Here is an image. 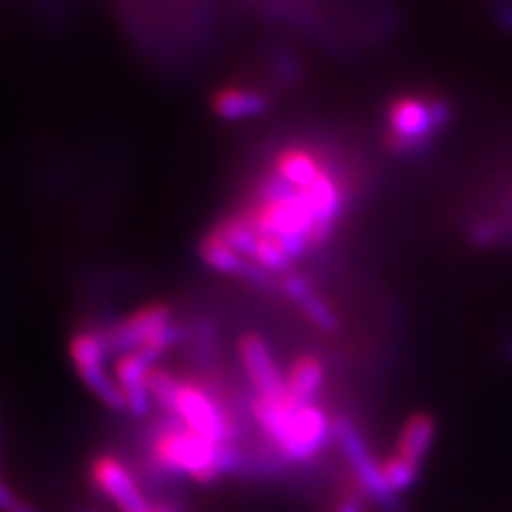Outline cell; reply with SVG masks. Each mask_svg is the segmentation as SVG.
<instances>
[{"mask_svg":"<svg viewBox=\"0 0 512 512\" xmlns=\"http://www.w3.org/2000/svg\"><path fill=\"white\" fill-rule=\"evenodd\" d=\"M325 382L327 367L323 359L312 355V352H303V355H299L284 372L286 395L291 397L295 404L318 402V395L323 393Z\"/></svg>","mask_w":512,"mask_h":512,"instance_id":"cell-12","label":"cell"},{"mask_svg":"<svg viewBox=\"0 0 512 512\" xmlns=\"http://www.w3.org/2000/svg\"><path fill=\"white\" fill-rule=\"evenodd\" d=\"M451 120V107L442 99L399 96L389 107V143L397 152L423 150Z\"/></svg>","mask_w":512,"mask_h":512,"instance_id":"cell-3","label":"cell"},{"mask_svg":"<svg viewBox=\"0 0 512 512\" xmlns=\"http://www.w3.org/2000/svg\"><path fill=\"white\" fill-rule=\"evenodd\" d=\"M152 512H178L175 510L171 504H167V502H158V504H154L152 506Z\"/></svg>","mask_w":512,"mask_h":512,"instance_id":"cell-18","label":"cell"},{"mask_svg":"<svg viewBox=\"0 0 512 512\" xmlns=\"http://www.w3.org/2000/svg\"><path fill=\"white\" fill-rule=\"evenodd\" d=\"M90 480L96 491L120 512H152V502L141 491L133 472L114 455H99L90 463Z\"/></svg>","mask_w":512,"mask_h":512,"instance_id":"cell-7","label":"cell"},{"mask_svg":"<svg viewBox=\"0 0 512 512\" xmlns=\"http://www.w3.org/2000/svg\"><path fill=\"white\" fill-rule=\"evenodd\" d=\"M333 431L327 410L318 402L299 404L269 446L286 463H306L320 455Z\"/></svg>","mask_w":512,"mask_h":512,"instance_id":"cell-4","label":"cell"},{"mask_svg":"<svg viewBox=\"0 0 512 512\" xmlns=\"http://www.w3.org/2000/svg\"><path fill=\"white\" fill-rule=\"evenodd\" d=\"M301 197L306 199L316 222L314 248L323 246L331 237L335 224L340 222L342 210L346 205L344 186L335 178V173L329 167H325L306 190H301Z\"/></svg>","mask_w":512,"mask_h":512,"instance_id":"cell-9","label":"cell"},{"mask_svg":"<svg viewBox=\"0 0 512 512\" xmlns=\"http://www.w3.org/2000/svg\"><path fill=\"white\" fill-rule=\"evenodd\" d=\"M269 105V99L261 90L242 86H222L212 96V111L220 120L227 122L259 118Z\"/></svg>","mask_w":512,"mask_h":512,"instance_id":"cell-15","label":"cell"},{"mask_svg":"<svg viewBox=\"0 0 512 512\" xmlns=\"http://www.w3.org/2000/svg\"><path fill=\"white\" fill-rule=\"evenodd\" d=\"M237 355L254 397H278L286 393L284 372L263 335L244 333L237 342Z\"/></svg>","mask_w":512,"mask_h":512,"instance_id":"cell-8","label":"cell"},{"mask_svg":"<svg viewBox=\"0 0 512 512\" xmlns=\"http://www.w3.org/2000/svg\"><path fill=\"white\" fill-rule=\"evenodd\" d=\"M167 416L178 419L184 427L212 444L239 448V427L224 395L205 378H182Z\"/></svg>","mask_w":512,"mask_h":512,"instance_id":"cell-2","label":"cell"},{"mask_svg":"<svg viewBox=\"0 0 512 512\" xmlns=\"http://www.w3.org/2000/svg\"><path fill=\"white\" fill-rule=\"evenodd\" d=\"M199 256L207 267L224 276H237L252 282H265L269 278V274H265L263 269L252 265L235 248L224 242V237L216 229H212L201 239Z\"/></svg>","mask_w":512,"mask_h":512,"instance_id":"cell-11","label":"cell"},{"mask_svg":"<svg viewBox=\"0 0 512 512\" xmlns=\"http://www.w3.org/2000/svg\"><path fill=\"white\" fill-rule=\"evenodd\" d=\"M333 512H365V510H363L361 498H357V495H346V498H342L338 506L333 508Z\"/></svg>","mask_w":512,"mask_h":512,"instance_id":"cell-17","label":"cell"},{"mask_svg":"<svg viewBox=\"0 0 512 512\" xmlns=\"http://www.w3.org/2000/svg\"><path fill=\"white\" fill-rule=\"evenodd\" d=\"M282 291L293 299L295 306L306 314V318L314 327L327 333L338 331V314H335L329 303L318 295L316 288L306 278L293 274V271H286V274H282Z\"/></svg>","mask_w":512,"mask_h":512,"instance_id":"cell-14","label":"cell"},{"mask_svg":"<svg viewBox=\"0 0 512 512\" xmlns=\"http://www.w3.org/2000/svg\"><path fill=\"white\" fill-rule=\"evenodd\" d=\"M156 363L141 352H122L116 357L111 372H114L118 389L124 397V406L133 416H148L154 402L148 389V378Z\"/></svg>","mask_w":512,"mask_h":512,"instance_id":"cell-10","label":"cell"},{"mask_svg":"<svg viewBox=\"0 0 512 512\" xmlns=\"http://www.w3.org/2000/svg\"><path fill=\"white\" fill-rule=\"evenodd\" d=\"M323 169H325V163L312 150L293 146V148L282 150L276 156L274 169L271 171L278 173L288 186H293L295 190L301 192L318 178Z\"/></svg>","mask_w":512,"mask_h":512,"instance_id":"cell-16","label":"cell"},{"mask_svg":"<svg viewBox=\"0 0 512 512\" xmlns=\"http://www.w3.org/2000/svg\"><path fill=\"white\" fill-rule=\"evenodd\" d=\"M173 325V308L169 303L154 301L148 303V306L137 308L135 312L122 318L120 323L103 329L101 335L109 352L122 355V352H135L141 350L143 346H148L152 340H156L158 335H163Z\"/></svg>","mask_w":512,"mask_h":512,"instance_id":"cell-6","label":"cell"},{"mask_svg":"<svg viewBox=\"0 0 512 512\" xmlns=\"http://www.w3.org/2000/svg\"><path fill=\"white\" fill-rule=\"evenodd\" d=\"M150 455L156 468L171 476H184L201 485L216 483L239 466V448L212 444L184 427L178 419H167L154 427Z\"/></svg>","mask_w":512,"mask_h":512,"instance_id":"cell-1","label":"cell"},{"mask_svg":"<svg viewBox=\"0 0 512 512\" xmlns=\"http://www.w3.org/2000/svg\"><path fill=\"white\" fill-rule=\"evenodd\" d=\"M436 421L427 412H414L397 431L393 455L423 470V463L436 442Z\"/></svg>","mask_w":512,"mask_h":512,"instance_id":"cell-13","label":"cell"},{"mask_svg":"<svg viewBox=\"0 0 512 512\" xmlns=\"http://www.w3.org/2000/svg\"><path fill=\"white\" fill-rule=\"evenodd\" d=\"M107 346L101 331L82 329L71 335L69 355L77 376L103 406L114 412L126 410L114 372L107 367Z\"/></svg>","mask_w":512,"mask_h":512,"instance_id":"cell-5","label":"cell"}]
</instances>
